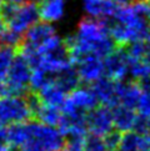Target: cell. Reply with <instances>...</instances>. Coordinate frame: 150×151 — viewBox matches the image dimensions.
<instances>
[{
    "instance_id": "e0dca14e",
    "label": "cell",
    "mask_w": 150,
    "mask_h": 151,
    "mask_svg": "<svg viewBox=\"0 0 150 151\" xmlns=\"http://www.w3.org/2000/svg\"><path fill=\"white\" fill-rule=\"evenodd\" d=\"M143 95V89L138 81L123 83L120 90V105L135 109Z\"/></svg>"
},
{
    "instance_id": "7c38bea8",
    "label": "cell",
    "mask_w": 150,
    "mask_h": 151,
    "mask_svg": "<svg viewBox=\"0 0 150 151\" xmlns=\"http://www.w3.org/2000/svg\"><path fill=\"white\" fill-rule=\"evenodd\" d=\"M112 115H114V126L115 130L120 132L133 131L135 130L136 122L139 120V116L131 107H128L124 105H116L112 107Z\"/></svg>"
},
{
    "instance_id": "f546056e",
    "label": "cell",
    "mask_w": 150,
    "mask_h": 151,
    "mask_svg": "<svg viewBox=\"0 0 150 151\" xmlns=\"http://www.w3.org/2000/svg\"><path fill=\"white\" fill-rule=\"evenodd\" d=\"M5 29H6V25H5V23H4V20L1 19V17H0V35H1L4 31H5Z\"/></svg>"
},
{
    "instance_id": "e575fe53",
    "label": "cell",
    "mask_w": 150,
    "mask_h": 151,
    "mask_svg": "<svg viewBox=\"0 0 150 151\" xmlns=\"http://www.w3.org/2000/svg\"><path fill=\"white\" fill-rule=\"evenodd\" d=\"M0 125H1V124H0Z\"/></svg>"
},
{
    "instance_id": "3957f363",
    "label": "cell",
    "mask_w": 150,
    "mask_h": 151,
    "mask_svg": "<svg viewBox=\"0 0 150 151\" xmlns=\"http://www.w3.org/2000/svg\"><path fill=\"white\" fill-rule=\"evenodd\" d=\"M34 120L26 95H5L0 98V124H17Z\"/></svg>"
},
{
    "instance_id": "83f0119b",
    "label": "cell",
    "mask_w": 150,
    "mask_h": 151,
    "mask_svg": "<svg viewBox=\"0 0 150 151\" xmlns=\"http://www.w3.org/2000/svg\"><path fill=\"white\" fill-rule=\"evenodd\" d=\"M5 95H8L6 85H5V81H4V80L0 79V98H1V96H5Z\"/></svg>"
},
{
    "instance_id": "836d02e7",
    "label": "cell",
    "mask_w": 150,
    "mask_h": 151,
    "mask_svg": "<svg viewBox=\"0 0 150 151\" xmlns=\"http://www.w3.org/2000/svg\"><path fill=\"white\" fill-rule=\"evenodd\" d=\"M148 151H150V149H149V150H148Z\"/></svg>"
},
{
    "instance_id": "ffe728a7",
    "label": "cell",
    "mask_w": 150,
    "mask_h": 151,
    "mask_svg": "<svg viewBox=\"0 0 150 151\" xmlns=\"http://www.w3.org/2000/svg\"><path fill=\"white\" fill-rule=\"evenodd\" d=\"M17 54L18 49L0 44V79L1 80H5V78H6L9 69L12 66Z\"/></svg>"
},
{
    "instance_id": "ba28073f",
    "label": "cell",
    "mask_w": 150,
    "mask_h": 151,
    "mask_svg": "<svg viewBox=\"0 0 150 151\" xmlns=\"http://www.w3.org/2000/svg\"><path fill=\"white\" fill-rule=\"evenodd\" d=\"M98 99L94 94L93 89L88 88H78L70 91V94L68 95V98L64 102L61 110L64 112H85L88 114L90 110H93L94 107L98 105Z\"/></svg>"
},
{
    "instance_id": "d4e9b609",
    "label": "cell",
    "mask_w": 150,
    "mask_h": 151,
    "mask_svg": "<svg viewBox=\"0 0 150 151\" xmlns=\"http://www.w3.org/2000/svg\"><path fill=\"white\" fill-rule=\"evenodd\" d=\"M0 151H13V145L9 140L8 129L0 125Z\"/></svg>"
},
{
    "instance_id": "30bf717a",
    "label": "cell",
    "mask_w": 150,
    "mask_h": 151,
    "mask_svg": "<svg viewBox=\"0 0 150 151\" xmlns=\"http://www.w3.org/2000/svg\"><path fill=\"white\" fill-rule=\"evenodd\" d=\"M105 76L116 81H123L130 71V60L124 47H116L104 60Z\"/></svg>"
},
{
    "instance_id": "1f68e13d",
    "label": "cell",
    "mask_w": 150,
    "mask_h": 151,
    "mask_svg": "<svg viewBox=\"0 0 150 151\" xmlns=\"http://www.w3.org/2000/svg\"><path fill=\"white\" fill-rule=\"evenodd\" d=\"M4 1L13 3V4H21V3H24V1H28V0H4Z\"/></svg>"
},
{
    "instance_id": "603a6c76",
    "label": "cell",
    "mask_w": 150,
    "mask_h": 151,
    "mask_svg": "<svg viewBox=\"0 0 150 151\" xmlns=\"http://www.w3.org/2000/svg\"><path fill=\"white\" fill-rule=\"evenodd\" d=\"M136 109L140 116L146 119L150 117V91H143V95L138 102Z\"/></svg>"
},
{
    "instance_id": "4316f807",
    "label": "cell",
    "mask_w": 150,
    "mask_h": 151,
    "mask_svg": "<svg viewBox=\"0 0 150 151\" xmlns=\"http://www.w3.org/2000/svg\"><path fill=\"white\" fill-rule=\"evenodd\" d=\"M143 60L145 61L149 68H150V40H148V45H146V51L145 54H144V58H143Z\"/></svg>"
},
{
    "instance_id": "4dcf8cb0",
    "label": "cell",
    "mask_w": 150,
    "mask_h": 151,
    "mask_svg": "<svg viewBox=\"0 0 150 151\" xmlns=\"http://www.w3.org/2000/svg\"><path fill=\"white\" fill-rule=\"evenodd\" d=\"M145 135L150 137V117L146 120V130H145Z\"/></svg>"
},
{
    "instance_id": "52a82bcc",
    "label": "cell",
    "mask_w": 150,
    "mask_h": 151,
    "mask_svg": "<svg viewBox=\"0 0 150 151\" xmlns=\"http://www.w3.org/2000/svg\"><path fill=\"white\" fill-rule=\"evenodd\" d=\"M87 127L90 134L105 136L115 129L111 107L100 105L87 114Z\"/></svg>"
},
{
    "instance_id": "5b68a950",
    "label": "cell",
    "mask_w": 150,
    "mask_h": 151,
    "mask_svg": "<svg viewBox=\"0 0 150 151\" xmlns=\"http://www.w3.org/2000/svg\"><path fill=\"white\" fill-rule=\"evenodd\" d=\"M29 124V140L35 141L44 151H60L64 146L63 132L40 121H28ZM28 140V141H29Z\"/></svg>"
},
{
    "instance_id": "9a60e30c",
    "label": "cell",
    "mask_w": 150,
    "mask_h": 151,
    "mask_svg": "<svg viewBox=\"0 0 150 151\" xmlns=\"http://www.w3.org/2000/svg\"><path fill=\"white\" fill-rule=\"evenodd\" d=\"M36 94L39 95V98L44 105L60 107V109L63 107L64 102L66 100V91L55 81V78L51 83L44 86V88L38 91Z\"/></svg>"
},
{
    "instance_id": "8fae6325",
    "label": "cell",
    "mask_w": 150,
    "mask_h": 151,
    "mask_svg": "<svg viewBox=\"0 0 150 151\" xmlns=\"http://www.w3.org/2000/svg\"><path fill=\"white\" fill-rule=\"evenodd\" d=\"M74 63L76 64V71L83 83H95L105 75L104 61L96 55H84Z\"/></svg>"
},
{
    "instance_id": "484cf974",
    "label": "cell",
    "mask_w": 150,
    "mask_h": 151,
    "mask_svg": "<svg viewBox=\"0 0 150 151\" xmlns=\"http://www.w3.org/2000/svg\"><path fill=\"white\" fill-rule=\"evenodd\" d=\"M19 151H44L39 145L33 140H29L26 144H24L21 147H19Z\"/></svg>"
},
{
    "instance_id": "9c48e42d",
    "label": "cell",
    "mask_w": 150,
    "mask_h": 151,
    "mask_svg": "<svg viewBox=\"0 0 150 151\" xmlns=\"http://www.w3.org/2000/svg\"><path fill=\"white\" fill-rule=\"evenodd\" d=\"M123 81H116L108 76L99 79L93 85V91L101 105L115 107L120 104V90Z\"/></svg>"
},
{
    "instance_id": "44dd1931",
    "label": "cell",
    "mask_w": 150,
    "mask_h": 151,
    "mask_svg": "<svg viewBox=\"0 0 150 151\" xmlns=\"http://www.w3.org/2000/svg\"><path fill=\"white\" fill-rule=\"evenodd\" d=\"M85 151H109L104 136L90 134L85 137Z\"/></svg>"
},
{
    "instance_id": "7a4b0ae2",
    "label": "cell",
    "mask_w": 150,
    "mask_h": 151,
    "mask_svg": "<svg viewBox=\"0 0 150 151\" xmlns=\"http://www.w3.org/2000/svg\"><path fill=\"white\" fill-rule=\"evenodd\" d=\"M0 17L6 28L20 35L26 33L39 19L38 5L33 1H24L21 4L5 3L0 8Z\"/></svg>"
},
{
    "instance_id": "6da1fadb",
    "label": "cell",
    "mask_w": 150,
    "mask_h": 151,
    "mask_svg": "<svg viewBox=\"0 0 150 151\" xmlns=\"http://www.w3.org/2000/svg\"><path fill=\"white\" fill-rule=\"evenodd\" d=\"M65 41L73 61L90 54L99 58H106L118 47L106 20L92 17L80 20L76 34L66 37Z\"/></svg>"
},
{
    "instance_id": "f1b7e54d",
    "label": "cell",
    "mask_w": 150,
    "mask_h": 151,
    "mask_svg": "<svg viewBox=\"0 0 150 151\" xmlns=\"http://www.w3.org/2000/svg\"><path fill=\"white\" fill-rule=\"evenodd\" d=\"M112 1L119 4V5H128L129 3H134V1H136V0H112Z\"/></svg>"
},
{
    "instance_id": "d6a6232c",
    "label": "cell",
    "mask_w": 150,
    "mask_h": 151,
    "mask_svg": "<svg viewBox=\"0 0 150 151\" xmlns=\"http://www.w3.org/2000/svg\"><path fill=\"white\" fill-rule=\"evenodd\" d=\"M1 5H3V3H1V0H0V8H1Z\"/></svg>"
},
{
    "instance_id": "cb8c5ba5",
    "label": "cell",
    "mask_w": 150,
    "mask_h": 151,
    "mask_svg": "<svg viewBox=\"0 0 150 151\" xmlns=\"http://www.w3.org/2000/svg\"><path fill=\"white\" fill-rule=\"evenodd\" d=\"M120 139H121V132L118 131V130H112L108 135H105L104 140H105L109 151H116L118 150L119 144H120Z\"/></svg>"
},
{
    "instance_id": "2e32d148",
    "label": "cell",
    "mask_w": 150,
    "mask_h": 151,
    "mask_svg": "<svg viewBox=\"0 0 150 151\" xmlns=\"http://www.w3.org/2000/svg\"><path fill=\"white\" fill-rule=\"evenodd\" d=\"M38 10L40 19L45 23L59 21L65 13V0H40Z\"/></svg>"
},
{
    "instance_id": "5bb4252c",
    "label": "cell",
    "mask_w": 150,
    "mask_h": 151,
    "mask_svg": "<svg viewBox=\"0 0 150 151\" xmlns=\"http://www.w3.org/2000/svg\"><path fill=\"white\" fill-rule=\"evenodd\" d=\"M150 149V137L138 131L121 132L118 151H148Z\"/></svg>"
},
{
    "instance_id": "7402d4cb",
    "label": "cell",
    "mask_w": 150,
    "mask_h": 151,
    "mask_svg": "<svg viewBox=\"0 0 150 151\" xmlns=\"http://www.w3.org/2000/svg\"><path fill=\"white\" fill-rule=\"evenodd\" d=\"M87 136H68L60 151H85Z\"/></svg>"
},
{
    "instance_id": "4fadbf2b",
    "label": "cell",
    "mask_w": 150,
    "mask_h": 151,
    "mask_svg": "<svg viewBox=\"0 0 150 151\" xmlns=\"http://www.w3.org/2000/svg\"><path fill=\"white\" fill-rule=\"evenodd\" d=\"M83 6L89 17L101 20L114 17L118 10L112 0H83Z\"/></svg>"
},
{
    "instance_id": "ac0fdd59",
    "label": "cell",
    "mask_w": 150,
    "mask_h": 151,
    "mask_svg": "<svg viewBox=\"0 0 150 151\" xmlns=\"http://www.w3.org/2000/svg\"><path fill=\"white\" fill-rule=\"evenodd\" d=\"M63 117V110L60 107H54V106H48L41 102L39 109L36 110L34 115V120L40 121L43 124L50 126H59Z\"/></svg>"
},
{
    "instance_id": "d6986e66",
    "label": "cell",
    "mask_w": 150,
    "mask_h": 151,
    "mask_svg": "<svg viewBox=\"0 0 150 151\" xmlns=\"http://www.w3.org/2000/svg\"><path fill=\"white\" fill-rule=\"evenodd\" d=\"M8 135H9V140H10V142H12L13 147H17V149L21 147L24 144L28 142V140H29V124H28V121L17 122V124L9 125Z\"/></svg>"
},
{
    "instance_id": "8992f818",
    "label": "cell",
    "mask_w": 150,
    "mask_h": 151,
    "mask_svg": "<svg viewBox=\"0 0 150 151\" xmlns=\"http://www.w3.org/2000/svg\"><path fill=\"white\" fill-rule=\"evenodd\" d=\"M58 35L55 33L54 26H51L50 23H36L34 26L26 31L23 36V41L19 47L24 49L41 51L44 47H46L50 42L55 39ZM18 47V49H19Z\"/></svg>"
},
{
    "instance_id": "277c9868",
    "label": "cell",
    "mask_w": 150,
    "mask_h": 151,
    "mask_svg": "<svg viewBox=\"0 0 150 151\" xmlns=\"http://www.w3.org/2000/svg\"><path fill=\"white\" fill-rule=\"evenodd\" d=\"M31 65L28 60L18 51L9 73L5 78L8 95H25L30 91L31 81Z\"/></svg>"
}]
</instances>
